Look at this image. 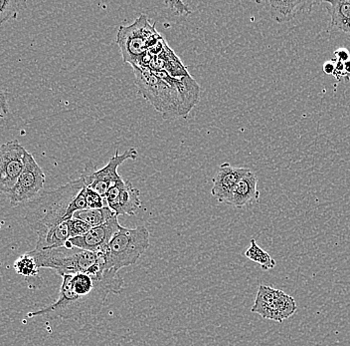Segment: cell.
<instances>
[{"instance_id": "obj_1", "label": "cell", "mask_w": 350, "mask_h": 346, "mask_svg": "<svg viewBox=\"0 0 350 346\" xmlns=\"http://www.w3.org/2000/svg\"><path fill=\"white\" fill-rule=\"evenodd\" d=\"M122 286L124 280L113 269H106L97 275L84 273L63 275L58 299L28 313L27 317H59L75 321L90 319L102 310L109 293L120 295Z\"/></svg>"}, {"instance_id": "obj_2", "label": "cell", "mask_w": 350, "mask_h": 346, "mask_svg": "<svg viewBox=\"0 0 350 346\" xmlns=\"http://www.w3.org/2000/svg\"><path fill=\"white\" fill-rule=\"evenodd\" d=\"M29 254L39 268L53 269L61 277L83 273L97 275L106 271L102 254L75 247L64 246L41 251L34 249Z\"/></svg>"}, {"instance_id": "obj_3", "label": "cell", "mask_w": 350, "mask_h": 346, "mask_svg": "<svg viewBox=\"0 0 350 346\" xmlns=\"http://www.w3.org/2000/svg\"><path fill=\"white\" fill-rule=\"evenodd\" d=\"M84 187V183L80 178L57 189L43 190L36 198L28 201L26 206L29 210V216L39 214V218L34 223L36 232L51 229L71 220L70 205Z\"/></svg>"}, {"instance_id": "obj_4", "label": "cell", "mask_w": 350, "mask_h": 346, "mask_svg": "<svg viewBox=\"0 0 350 346\" xmlns=\"http://www.w3.org/2000/svg\"><path fill=\"white\" fill-rule=\"evenodd\" d=\"M150 234L144 225L135 229L120 227L108 246L100 254L104 257L105 269L119 271L139 262L150 246Z\"/></svg>"}, {"instance_id": "obj_5", "label": "cell", "mask_w": 350, "mask_h": 346, "mask_svg": "<svg viewBox=\"0 0 350 346\" xmlns=\"http://www.w3.org/2000/svg\"><path fill=\"white\" fill-rule=\"evenodd\" d=\"M161 39L163 37L155 29V23H150L144 14L139 15L131 25L120 26L117 35L124 62L131 65L137 64Z\"/></svg>"}, {"instance_id": "obj_6", "label": "cell", "mask_w": 350, "mask_h": 346, "mask_svg": "<svg viewBox=\"0 0 350 346\" xmlns=\"http://www.w3.org/2000/svg\"><path fill=\"white\" fill-rule=\"evenodd\" d=\"M297 306L294 297L286 295L283 291L259 286L255 302L251 312L261 315L262 319L283 323L297 313Z\"/></svg>"}, {"instance_id": "obj_7", "label": "cell", "mask_w": 350, "mask_h": 346, "mask_svg": "<svg viewBox=\"0 0 350 346\" xmlns=\"http://www.w3.org/2000/svg\"><path fill=\"white\" fill-rule=\"evenodd\" d=\"M137 157V149L131 148L122 154L116 152L115 156L109 159V163L104 168L96 170L92 162H88L80 178L85 187L96 190L100 196H106L109 188L122 179L118 173V168L126 160H135Z\"/></svg>"}, {"instance_id": "obj_8", "label": "cell", "mask_w": 350, "mask_h": 346, "mask_svg": "<svg viewBox=\"0 0 350 346\" xmlns=\"http://www.w3.org/2000/svg\"><path fill=\"white\" fill-rule=\"evenodd\" d=\"M45 185V174L42 168L37 164L34 157L27 152L25 165L14 188L8 194L11 207L27 203L43 192Z\"/></svg>"}, {"instance_id": "obj_9", "label": "cell", "mask_w": 350, "mask_h": 346, "mask_svg": "<svg viewBox=\"0 0 350 346\" xmlns=\"http://www.w3.org/2000/svg\"><path fill=\"white\" fill-rule=\"evenodd\" d=\"M27 151L17 140L0 148V190L8 195L14 188L25 165Z\"/></svg>"}, {"instance_id": "obj_10", "label": "cell", "mask_w": 350, "mask_h": 346, "mask_svg": "<svg viewBox=\"0 0 350 346\" xmlns=\"http://www.w3.org/2000/svg\"><path fill=\"white\" fill-rule=\"evenodd\" d=\"M139 196L141 192L133 187L131 182L120 179L109 188L105 200L117 216H135L137 210L142 207Z\"/></svg>"}, {"instance_id": "obj_11", "label": "cell", "mask_w": 350, "mask_h": 346, "mask_svg": "<svg viewBox=\"0 0 350 346\" xmlns=\"http://www.w3.org/2000/svg\"><path fill=\"white\" fill-rule=\"evenodd\" d=\"M120 227L122 225L118 221V217H116L104 225L92 227L86 235L70 238L65 246L75 247L85 251H93V253H100L105 247L108 246L109 243L120 231Z\"/></svg>"}, {"instance_id": "obj_12", "label": "cell", "mask_w": 350, "mask_h": 346, "mask_svg": "<svg viewBox=\"0 0 350 346\" xmlns=\"http://www.w3.org/2000/svg\"><path fill=\"white\" fill-rule=\"evenodd\" d=\"M252 171L248 168L233 167L229 163H223L219 166L215 176L212 179L213 187L211 194L220 203L228 205L232 193L241 180L248 176Z\"/></svg>"}, {"instance_id": "obj_13", "label": "cell", "mask_w": 350, "mask_h": 346, "mask_svg": "<svg viewBox=\"0 0 350 346\" xmlns=\"http://www.w3.org/2000/svg\"><path fill=\"white\" fill-rule=\"evenodd\" d=\"M37 243L35 249H50L64 247L71 238L69 223L64 222L51 229L40 230L36 232Z\"/></svg>"}, {"instance_id": "obj_14", "label": "cell", "mask_w": 350, "mask_h": 346, "mask_svg": "<svg viewBox=\"0 0 350 346\" xmlns=\"http://www.w3.org/2000/svg\"><path fill=\"white\" fill-rule=\"evenodd\" d=\"M269 12L271 18L275 23H288L297 14L305 12L306 8H312L314 4L319 2L308 1H268Z\"/></svg>"}, {"instance_id": "obj_15", "label": "cell", "mask_w": 350, "mask_h": 346, "mask_svg": "<svg viewBox=\"0 0 350 346\" xmlns=\"http://www.w3.org/2000/svg\"><path fill=\"white\" fill-rule=\"evenodd\" d=\"M260 199V193L258 190V177L253 172L248 176L241 180L236 186L228 205L236 208H242L248 205L252 201H258Z\"/></svg>"}, {"instance_id": "obj_16", "label": "cell", "mask_w": 350, "mask_h": 346, "mask_svg": "<svg viewBox=\"0 0 350 346\" xmlns=\"http://www.w3.org/2000/svg\"><path fill=\"white\" fill-rule=\"evenodd\" d=\"M327 12L332 16L328 30L350 34V1H325Z\"/></svg>"}, {"instance_id": "obj_17", "label": "cell", "mask_w": 350, "mask_h": 346, "mask_svg": "<svg viewBox=\"0 0 350 346\" xmlns=\"http://www.w3.org/2000/svg\"><path fill=\"white\" fill-rule=\"evenodd\" d=\"M118 217L109 207L102 208V209H88L84 211L77 212L74 214L73 218L83 221L91 225L92 227H98L104 225L111 219Z\"/></svg>"}, {"instance_id": "obj_18", "label": "cell", "mask_w": 350, "mask_h": 346, "mask_svg": "<svg viewBox=\"0 0 350 346\" xmlns=\"http://www.w3.org/2000/svg\"><path fill=\"white\" fill-rule=\"evenodd\" d=\"M245 257L259 264L262 271H270L277 264L275 260L271 257L270 254L267 253L257 244L255 238H252L250 246L245 251Z\"/></svg>"}, {"instance_id": "obj_19", "label": "cell", "mask_w": 350, "mask_h": 346, "mask_svg": "<svg viewBox=\"0 0 350 346\" xmlns=\"http://www.w3.org/2000/svg\"><path fill=\"white\" fill-rule=\"evenodd\" d=\"M17 275L25 277H33L38 275L39 267L35 258L30 255L29 251L21 256L13 264Z\"/></svg>"}, {"instance_id": "obj_20", "label": "cell", "mask_w": 350, "mask_h": 346, "mask_svg": "<svg viewBox=\"0 0 350 346\" xmlns=\"http://www.w3.org/2000/svg\"><path fill=\"white\" fill-rule=\"evenodd\" d=\"M26 8L25 1H12V0H0V23L16 18L22 8Z\"/></svg>"}, {"instance_id": "obj_21", "label": "cell", "mask_w": 350, "mask_h": 346, "mask_svg": "<svg viewBox=\"0 0 350 346\" xmlns=\"http://www.w3.org/2000/svg\"><path fill=\"white\" fill-rule=\"evenodd\" d=\"M85 194H86V200L89 209H102V208L108 207L104 197L100 196L96 190L85 187Z\"/></svg>"}, {"instance_id": "obj_22", "label": "cell", "mask_w": 350, "mask_h": 346, "mask_svg": "<svg viewBox=\"0 0 350 346\" xmlns=\"http://www.w3.org/2000/svg\"><path fill=\"white\" fill-rule=\"evenodd\" d=\"M68 223H69L70 232H71V238L86 235L88 232L92 229L91 225L83 221L78 220V219H71L68 221Z\"/></svg>"}, {"instance_id": "obj_23", "label": "cell", "mask_w": 350, "mask_h": 346, "mask_svg": "<svg viewBox=\"0 0 350 346\" xmlns=\"http://www.w3.org/2000/svg\"><path fill=\"white\" fill-rule=\"evenodd\" d=\"M166 5L170 8L176 15H188L191 13V10H189L185 2L179 1V0H175V1H165Z\"/></svg>"}, {"instance_id": "obj_24", "label": "cell", "mask_w": 350, "mask_h": 346, "mask_svg": "<svg viewBox=\"0 0 350 346\" xmlns=\"http://www.w3.org/2000/svg\"><path fill=\"white\" fill-rule=\"evenodd\" d=\"M334 59H336V60L342 61V62L345 63L350 60V53L347 48H338V50L334 51Z\"/></svg>"}, {"instance_id": "obj_25", "label": "cell", "mask_w": 350, "mask_h": 346, "mask_svg": "<svg viewBox=\"0 0 350 346\" xmlns=\"http://www.w3.org/2000/svg\"><path fill=\"white\" fill-rule=\"evenodd\" d=\"M0 110H1L2 118L5 117L8 115V112H10V108H8V99H6L5 94H4L3 90L1 91V102H0Z\"/></svg>"}, {"instance_id": "obj_26", "label": "cell", "mask_w": 350, "mask_h": 346, "mask_svg": "<svg viewBox=\"0 0 350 346\" xmlns=\"http://www.w3.org/2000/svg\"><path fill=\"white\" fill-rule=\"evenodd\" d=\"M323 69V72H325V74H327V75H334V72H336V62H334V59L325 62Z\"/></svg>"}, {"instance_id": "obj_27", "label": "cell", "mask_w": 350, "mask_h": 346, "mask_svg": "<svg viewBox=\"0 0 350 346\" xmlns=\"http://www.w3.org/2000/svg\"><path fill=\"white\" fill-rule=\"evenodd\" d=\"M343 77L350 81V60L345 63V73Z\"/></svg>"}]
</instances>
